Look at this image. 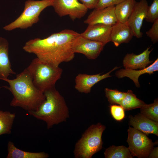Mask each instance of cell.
Returning a JSON list of instances; mask_svg holds the SVG:
<instances>
[{"mask_svg":"<svg viewBox=\"0 0 158 158\" xmlns=\"http://www.w3.org/2000/svg\"><path fill=\"white\" fill-rule=\"evenodd\" d=\"M9 43L5 38L0 36V80H4L16 74L12 68L9 58Z\"/></svg>","mask_w":158,"mask_h":158,"instance_id":"obj_17","label":"cell"},{"mask_svg":"<svg viewBox=\"0 0 158 158\" xmlns=\"http://www.w3.org/2000/svg\"><path fill=\"white\" fill-rule=\"evenodd\" d=\"M158 147L153 148L150 153L148 157L149 158H157L158 157Z\"/></svg>","mask_w":158,"mask_h":158,"instance_id":"obj_31","label":"cell"},{"mask_svg":"<svg viewBox=\"0 0 158 158\" xmlns=\"http://www.w3.org/2000/svg\"><path fill=\"white\" fill-rule=\"evenodd\" d=\"M129 124L133 128L146 135L152 134L158 136V122L151 120L141 114L129 116Z\"/></svg>","mask_w":158,"mask_h":158,"instance_id":"obj_15","label":"cell"},{"mask_svg":"<svg viewBox=\"0 0 158 158\" xmlns=\"http://www.w3.org/2000/svg\"><path fill=\"white\" fill-rule=\"evenodd\" d=\"M80 35L69 29L52 34L43 39L27 41L23 47L25 52L35 54L40 60L55 66L72 60L75 56L72 48L75 39Z\"/></svg>","mask_w":158,"mask_h":158,"instance_id":"obj_1","label":"cell"},{"mask_svg":"<svg viewBox=\"0 0 158 158\" xmlns=\"http://www.w3.org/2000/svg\"><path fill=\"white\" fill-rule=\"evenodd\" d=\"M147 48L141 53L136 55L133 53L127 54L124 58L123 63L125 68L137 70L146 67L152 61L149 59L152 49Z\"/></svg>","mask_w":158,"mask_h":158,"instance_id":"obj_16","label":"cell"},{"mask_svg":"<svg viewBox=\"0 0 158 158\" xmlns=\"http://www.w3.org/2000/svg\"><path fill=\"white\" fill-rule=\"evenodd\" d=\"M52 6L60 17L68 16L72 20L82 18L88 9L78 0H53Z\"/></svg>","mask_w":158,"mask_h":158,"instance_id":"obj_8","label":"cell"},{"mask_svg":"<svg viewBox=\"0 0 158 158\" xmlns=\"http://www.w3.org/2000/svg\"><path fill=\"white\" fill-rule=\"evenodd\" d=\"M126 141L128 148L133 157L139 158L148 157L154 148V143L147 135L140 131L129 127L128 130Z\"/></svg>","mask_w":158,"mask_h":158,"instance_id":"obj_7","label":"cell"},{"mask_svg":"<svg viewBox=\"0 0 158 158\" xmlns=\"http://www.w3.org/2000/svg\"><path fill=\"white\" fill-rule=\"evenodd\" d=\"M26 68L34 85L43 92L55 87L63 72V70L59 66L44 62L37 57L32 60Z\"/></svg>","mask_w":158,"mask_h":158,"instance_id":"obj_4","label":"cell"},{"mask_svg":"<svg viewBox=\"0 0 158 158\" xmlns=\"http://www.w3.org/2000/svg\"><path fill=\"white\" fill-rule=\"evenodd\" d=\"M153 23L152 27L146 32V34L153 43L155 44L158 41V19Z\"/></svg>","mask_w":158,"mask_h":158,"instance_id":"obj_28","label":"cell"},{"mask_svg":"<svg viewBox=\"0 0 158 158\" xmlns=\"http://www.w3.org/2000/svg\"><path fill=\"white\" fill-rule=\"evenodd\" d=\"M158 70V59L157 58L151 65L146 67L138 70L129 69H122L115 73L116 76L120 78L127 77L132 80L135 86L139 87L140 85L138 81L140 76L145 73L152 74Z\"/></svg>","mask_w":158,"mask_h":158,"instance_id":"obj_18","label":"cell"},{"mask_svg":"<svg viewBox=\"0 0 158 158\" xmlns=\"http://www.w3.org/2000/svg\"><path fill=\"white\" fill-rule=\"evenodd\" d=\"M104 46L101 42L83 37L80 34L74 40L72 48L74 53H81L88 59H95L99 56Z\"/></svg>","mask_w":158,"mask_h":158,"instance_id":"obj_9","label":"cell"},{"mask_svg":"<svg viewBox=\"0 0 158 158\" xmlns=\"http://www.w3.org/2000/svg\"><path fill=\"white\" fill-rule=\"evenodd\" d=\"M88 9H95L99 0H78Z\"/></svg>","mask_w":158,"mask_h":158,"instance_id":"obj_30","label":"cell"},{"mask_svg":"<svg viewBox=\"0 0 158 158\" xmlns=\"http://www.w3.org/2000/svg\"><path fill=\"white\" fill-rule=\"evenodd\" d=\"M145 103L138 98L131 90H128L119 104L125 110H130L140 108Z\"/></svg>","mask_w":158,"mask_h":158,"instance_id":"obj_21","label":"cell"},{"mask_svg":"<svg viewBox=\"0 0 158 158\" xmlns=\"http://www.w3.org/2000/svg\"><path fill=\"white\" fill-rule=\"evenodd\" d=\"M125 0H99L95 9H99L116 5Z\"/></svg>","mask_w":158,"mask_h":158,"instance_id":"obj_29","label":"cell"},{"mask_svg":"<svg viewBox=\"0 0 158 158\" xmlns=\"http://www.w3.org/2000/svg\"><path fill=\"white\" fill-rule=\"evenodd\" d=\"M105 126L100 123L89 126L76 142L74 150L75 157L91 158L102 148V135Z\"/></svg>","mask_w":158,"mask_h":158,"instance_id":"obj_5","label":"cell"},{"mask_svg":"<svg viewBox=\"0 0 158 158\" xmlns=\"http://www.w3.org/2000/svg\"><path fill=\"white\" fill-rule=\"evenodd\" d=\"M141 114L147 118L158 122V100L156 98L150 104H145L140 108Z\"/></svg>","mask_w":158,"mask_h":158,"instance_id":"obj_24","label":"cell"},{"mask_svg":"<svg viewBox=\"0 0 158 158\" xmlns=\"http://www.w3.org/2000/svg\"><path fill=\"white\" fill-rule=\"evenodd\" d=\"M148 6L147 0H140L139 2H136L126 22L131 28L133 36L138 38L142 36L141 29L143 20L146 16Z\"/></svg>","mask_w":158,"mask_h":158,"instance_id":"obj_10","label":"cell"},{"mask_svg":"<svg viewBox=\"0 0 158 158\" xmlns=\"http://www.w3.org/2000/svg\"><path fill=\"white\" fill-rule=\"evenodd\" d=\"M136 2L135 0H125L116 5L114 12L117 21L126 23Z\"/></svg>","mask_w":158,"mask_h":158,"instance_id":"obj_20","label":"cell"},{"mask_svg":"<svg viewBox=\"0 0 158 158\" xmlns=\"http://www.w3.org/2000/svg\"><path fill=\"white\" fill-rule=\"evenodd\" d=\"M133 36L132 31L126 23L118 21L111 26L110 42L116 47L123 43H128Z\"/></svg>","mask_w":158,"mask_h":158,"instance_id":"obj_14","label":"cell"},{"mask_svg":"<svg viewBox=\"0 0 158 158\" xmlns=\"http://www.w3.org/2000/svg\"><path fill=\"white\" fill-rule=\"evenodd\" d=\"M104 92L108 101L112 104L119 105L126 94L125 92L108 88H105Z\"/></svg>","mask_w":158,"mask_h":158,"instance_id":"obj_25","label":"cell"},{"mask_svg":"<svg viewBox=\"0 0 158 158\" xmlns=\"http://www.w3.org/2000/svg\"><path fill=\"white\" fill-rule=\"evenodd\" d=\"M106 158H132L128 148L123 145L116 146L114 145L106 149L104 152Z\"/></svg>","mask_w":158,"mask_h":158,"instance_id":"obj_23","label":"cell"},{"mask_svg":"<svg viewBox=\"0 0 158 158\" xmlns=\"http://www.w3.org/2000/svg\"><path fill=\"white\" fill-rule=\"evenodd\" d=\"M7 150V158H47L49 157V154L44 152H31L21 150L11 141L8 143Z\"/></svg>","mask_w":158,"mask_h":158,"instance_id":"obj_19","label":"cell"},{"mask_svg":"<svg viewBox=\"0 0 158 158\" xmlns=\"http://www.w3.org/2000/svg\"><path fill=\"white\" fill-rule=\"evenodd\" d=\"M158 19V0H153L150 6H148L145 19L150 23H153Z\"/></svg>","mask_w":158,"mask_h":158,"instance_id":"obj_26","label":"cell"},{"mask_svg":"<svg viewBox=\"0 0 158 158\" xmlns=\"http://www.w3.org/2000/svg\"><path fill=\"white\" fill-rule=\"evenodd\" d=\"M118 68L115 67L110 71L103 75L100 73L92 75L79 74L75 79V88L80 92L89 93L95 85L104 79L111 77V73Z\"/></svg>","mask_w":158,"mask_h":158,"instance_id":"obj_12","label":"cell"},{"mask_svg":"<svg viewBox=\"0 0 158 158\" xmlns=\"http://www.w3.org/2000/svg\"><path fill=\"white\" fill-rule=\"evenodd\" d=\"M115 6L94 9L85 20L84 23L88 25L102 24L112 26L117 21L115 12Z\"/></svg>","mask_w":158,"mask_h":158,"instance_id":"obj_11","label":"cell"},{"mask_svg":"<svg viewBox=\"0 0 158 158\" xmlns=\"http://www.w3.org/2000/svg\"><path fill=\"white\" fill-rule=\"evenodd\" d=\"M44 93L45 100L37 110L28 113L38 119L45 122L49 129L66 121L69 117L68 109L64 98L55 87Z\"/></svg>","mask_w":158,"mask_h":158,"instance_id":"obj_3","label":"cell"},{"mask_svg":"<svg viewBox=\"0 0 158 158\" xmlns=\"http://www.w3.org/2000/svg\"><path fill=\"white\" fill-rule=\"evenodd\" d=\"M111 26L102 24L88 25L85 30L80 35L83 37L99 42L105 45L110 42Z\"/></svg>","mask_w":158,"mask_h":158,"instance_id":"obj_13","label":"cell"},{"mask_svg":"<svg viewBox=\"0 0 158 158\" xmlns=\"http://www.w3.org/2000/svg\"><path fill=\"white\" fill-rule=\"evenodd\" d=\"M15 116V113L0 110V135L11 133Z\"/></svg>","mask_w":158,"mask_h":158,"instance_id":"obj_22","label":"cell"},{"mask_svg":"<svg viewBox=\"0 0 158 158\" xmlns=\"http://www.w3.org/2000/svg\"><path fill=\"white\" fill-rule=\"evenodd\" d=\"M4 81L7 82L9 86L3 87L13 95L10 103L11 106L20 107L28 112L37 110L45 99L44 92L34 85L26 68L17 74L15 78H8Z\"/></svg>","mask_w":158,"mask_h":158,"instance_id":"obj_2","label":"cell"},{"mask_svg":"<svg viewBox=\"0 0 158 158\" xmlns=\"http://www.w3.org/2000/svg\"><path fill=\"white\" fill-rule=\"evenodd\" d=\"M111 114L116 120L121 121L125 117V110L120 105L113 104L110 106Z\"/></svg>","mask_w":158,"mask_h":158,"instance_id":"obj_27","label":"cell"},{"mask_svg":"<svg viewBox=\"0 0 158 158\" xmlns=\"http://www.w3.org/2000/svg\"><path fill=\"white\" fill-rule=\"evenodd\" d=\"M53 0H27L24 4L23 11L14 21L3 27L11 31L17 28L26 29L31 27L39 20L41 12L47 7L52 6Z\"/></svg>","mask_w":158,"mask_h":158,"instance_id":"obj_6","label":"cell"}]
</instances>
